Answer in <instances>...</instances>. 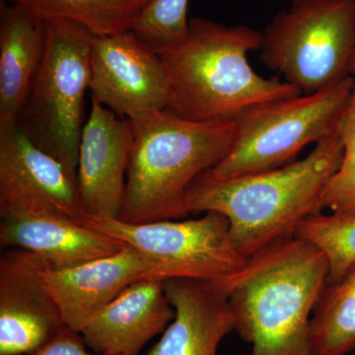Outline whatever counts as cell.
I'll use <instances>...</instances> for the list:
<instances>
[{
    "instance_id": "6da1fadb",
    "label": "cell",
    "mask_w": 355,
    "mask_h": 355,
    "mask_svg": "<svg viewBox=\"0 0 355 355\" xmlns=\"http://www.w3.org/2000/svg\"><path fill=\"white\" fill-rule=\"evenodd\" d=\"M340 133L315 144L305 158L277 169L216 180L202 174L187 193L189 214L225 216L236 249L245 259L295 237L299 224L321 214L326 184L340 167Z\"/></svg>"
},
{
    "instance_id": "7a4b0ae2",
    "label": "cell",
    "mask_w": 355,
    "mask_h": 355,
    "mask_svg": "<svg viewBox=\"0 0 355 355\" xmlns=\"http://www.w3.org/2000/svg\"><path fill=\"white\" fill-rule=\"evenodd\" d=\"M328 275L324 254L294 237L216 282L232 307L236 333L252 343L250 355H312L310 321Z\"/></svg>"
},
{
    "instance_id": "3957f363",
    "label": "cell",
    "mask_w": 355,
    "mask_h": 355,
    "mask_svg": "<svg viewBox=\"0 0 355 355\" xmlns=\"http://www.w3.org/2000/svg\"><path fill=\"white\" fill-rule=\"evenodd\" d=\"M261 44V32L249 26L191 19L186 41L160 55L169 80V109L186 120L222 123L257 105L301 94L252 69L248 55Z\"/></svg>"
},
{
    "instance_id": "277c9868",
    "label": "cell",
    "mask_w": 355,
    "mask_h": 355,
    "mask_svg": "<svg viewBox=\"0 0 355 355\" xmlns=\"http://www.w3.org/2000/svg\"><path fill=\"white\" fill-rule=\"evenodd\" d=\"M128 120L132 147L118 219L139 224L188 216L187 193L228 153L234 121L198 123L170 109Z\"/></svg>"
},
{
    "instance_id": "5b68a950",
    "label": "cell",
    "mask_w": 355,
    "mask_h": 355,
    "mask_svg": "<svg viewBox=\"0 0 355 355\" xmlns=\"http://www.w3.org/2000/svg\"><path fill=\"white\" fill-rule=\"evenodd\" d=\"M354 84V77L349 76L317 92L248 110L234 121V139L228 153L207 174L228 180L294 162L306 146L338 132Z\"/></svg>"
},
{
    "instance_id": "8992f818",
    "label": "cell",
    "mask_w": 355,
    "mask_h": 355,
    "mask_svg": "<svg viewBox=\"0 0 355 355\" xmlns=\"http://www.w3.org/2000/svg\"><path fill=\"white\" fill-rule=\"evenodd\" d=\"M44 26L43 60L16 123L77 180L93 35L67 20H49Z\"/></svg>"
},
{
    "instance_id": "52a82bcc",
    "label": "cell",
    "mask_w": 355,
    "mask_h": 355,
    "mask_svg": "<svg viewBox=\"0 0 355 355\" xmlns=\"http://www.w3.org/2000/svg\"><path fill=\"white\" fill-rule=\"evenodd\" d=\"M354 51L352 0H292L261 32V62L301 94L349 76Z\"/></svg>"
},
{
    "instance_id": "ba28073f",
    "label": "cell",
    "mask_w": 355,
    "mask_h": 355,
    "mask_svg": "<svg viewBox=\"0 0 355 355\" xmlns=\"http://www.w3.org/2000/svg\"><path fill=\"white\" fill-rule=\"evenodd\" d=\"M83 224L139 251L158 266L164 280L219 282L247 261L232 241L227 218L217 212H205L190 220L139 224L88 216Z\"/></svg>"
},
{
    "instance_id": "9c48e42d",
    "label": "cell",
    "mask_w": 355,
    "mask_h": 355,
    "mask_svg": "<svg viewBox=\"0 0 355 355\" xmlns=\"http://www.w3.org/2000/svg\"><path fill=\"white\" fill-rule=\"evenodd\" d=\"M0 216H49L83 223L76 177L17 123L0 125Z\"/></svg>"
},
{
    "instance_id": "30bf717a",
    "label": "cell",
    "mask_w": 355,
    "mask_h": 355,
    "mask_svg": "<svg viewBox=\"0 0 355 355\" xmlns=\"http://www.w3.org/2000/svg\"><path fill=\"white\" fill-rule=\"evenodd\" d=\"M89 90L93 99L121 118L169 109L162 58L132 32L92 37Z\"/></svg>"
},
{
    "instance_id": "8fae6325",
    "label": "cell",
    "mask_w": 355,
    "mask_h": 355,
    "mask_svg": "<svg viewBox=\"0 0 355 355\" xmlns=\"http://www.w3.org/2000/svg\"><path fill=\"white\" fill-rule=\"evenodd\" d=\"M51 266L39 254L10 249L0 256V355H27L65 324L44 282Z\"/></svg>"
},
{
    "instance_id": "7c38bea8",
    "label": "cell",
    "mask_w": 355,
    "mask_h": 355,
    "mask_svg": "<svg viewBox=\"0 0 355 355\" xmlns=\"http://www.w3.org/2000/svg\"><path fill=\"white\" fill-rule=\"evenodd\" d=\"M132 139L130 121L92 98L77 166V186L89 216L118 218Z\"/></svg>"
},
{
    "instance_id": "4fadbf2b",
    "label": "cell",
    "mask_w": 355,
    "mask_h": 355,
    "mask_svg": "<svg viewBox=\"0 0 355 355\" xmlns=\"http://www.w3.org/2000/svg\"><path fill=\"white\" fill-rule=\"evenodd\" d=\"M163 279L155 263L125 246L118 253L71 268L44 272V282L57 303L65 326L79 331L86 321L130 284Z\"/></svg>"
},
{
    "instance_id": "5bb4252c",
    "label": "cell",
    "mask_w": 355,
    "mask_h": 355,
    "mask_svg": "<svg viewBox=\"0 0 355 355\" xmlns=\"http://www.w3.org/2000/svg\"><path fill=\"white\" fill-rule=\"evenodd\" d=\"M175 317L164 280L146 279L130 284L81 327L89 349L97 354L137 355L163 333Z\"/></svg>"
},
{
    "instance_id": "9a60e30c",
    "label": "cell",
    "mask_w": 355,
    "mask_h": 355,
    "mask_svg": "<svg viewBox=\"0 0 355 355\" xmlns=\"http://www.w3.org/2000/svg\"><path fill=\"white\" fill-rule=\"evenodd\" d=\"M175 317L146 355H217L221 340L235 331V317L216 282L164 280Z\"/></svg>"
},
{
    "instance_id": "2e32d148",
    "label": "cell",
    "mask_w": 355,
    "mask_h": 355,
    "mask_svg": "<svg viewBox=\"0 0 355 355\" xmlns=\"http://www.w3.org/2000/svg\"><path fill=\"white\" fill-rule=\"evenodd\" d=\"M0 245L39 254L51 268H71L127 245L79 222L49 216H2Z\"/></svg>"
},
{
    "instance_id": "e0dca14e",
    "label": "cell",
    "mask_w": 355,
    "mask_h": 355,
    "mask_svg": "<svg viewBox=\"0 0 355 355\" xmlns=\"http://www.w3.org/2000/svg\"><path fill=\"white\" fill-rule=\"evenodd\" d=\"M46 49V26L21 7L1 6L0 125L16 123L38 74Z\"/></svg>"
},
{
    "instance_id": "ac0fdd59",
    "label": "cell",
    "mask_w": 355,
    "mask_h": 355,
    "mask_svg": "<svg viewBox=\"0 0 355 355\" xmlns=\"http://www.w3.org/2000/svg\"><path fill=\"white\" fill-rule=\"evenodd\" d=\"M153 0H10L34 19H62L80 25L95 37L132 32Z\"/></svg>"
},
{
    "instance_id": "d6986e66",
    "label": "cell",
    "mask_w": 355,
    "mask_h": 355,
    "mask_svg": "<svg viewBox=\"0 0 355 355\" xmlns=\"http://www.w3.org/2000/svg\"><path fill=\"white\" fill-rule=\"evenodd\" d=\"M312 355H345L355 349V266L326 284L310 321Z\"/></svg>"
},
{
    "instance_id": "ffe728a7",
    "label": "cell",
    "mask_w": 355,
    "mask_h": 355,
    "mask_svg": "<svg viewBox=\"0 0 355 355\" xmlns=\"http://www.w3.org/2000/svg\"><path fill=\"white\" fill-rule=\"evenodd\" d=\"M295 237L314 245L326 257L327 284L340 282L355 266V216L314 214L299 224Z\"/></svg>"
},
{
    "instance_id": "44dd1931",
    "label": "cell",
    "mask_w": 355,
    "mask_h": 355,
    "mask_svg": "<svg viewBox=\"0 0 355 355\" xmlns=\"http://www.w3.org/2000/svg\"><path fill=\"white\" fill-rule=\"evenodd\" d=\"M188 7L189 0H153L132 32L157 55L167 53L188 38Z\"/></svg>"
},
{
    "instance_id": "7402d4cb",
    "label": "cell",
    "mask_w": 355,
    "mask_h": 355,
    "mask_svg": "<svg viewBox=\"0 0 355 355\" xmlns=\"http://www.w3.org/2000/svg\"><path fill=\"white\" fill-rule=\"evenodd\" d=\"M338 133L343 147L342 162L324 187L322 209L333 214L355 216V84Z\"/></svg>"
},
{
    "instance_id": "603a6c76",
    "label": "cell",
    "mask_w": 355,
    "mask_h": 355,
    "mask_svg": "<svg viewBox=\"0 0 355 355\" xmlns=\"http://www.w3.org/2000/svg\"><path fill=\"white\" fill-rule=\"evenodd\" d=\"M27 355H108L89 349L78 331L64 327L51 342Z\"/></svg>"
},
{
    "instance_id": "cb8c5ba5",
    "label": "cell",
    "mask_w": 355,
    "mask_h": 355,
    "mask_svg": "<svg viewBox=\"0 0 355 355\" xmlns=\"http://www.w3.org/2000/svg\"><path fill=\"white\" fill-rule=\"evenodd\" d=\"M349 74L350 76L355 77V51L354 55H352V62H350Z\"/></svg>"
},
{
    "instance_id": "d4e9b609",
    "label": "cell",
    "mask_w": 355,
    "mask_h": 355,
    "mask_svg": "<svg viewBox=\"0 0 355 355\" xmlns=\"http://www.w3.org/2000/svg\"><path fill=\"white\" fill-rule=\"evenodd\" d=\"M352 3H354V9H355V0H352Z\"/></svg>"
}]
</instances>
